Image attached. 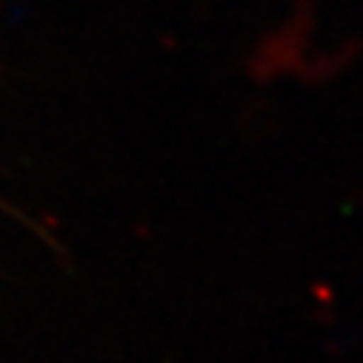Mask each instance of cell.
<instances>
[{"mask_svg":"<svg viewBox=\"0 0 363 363\" xmlns=\"http://www.w3.org/2000/svg\"><path fill=\"white\" fill-rule=\"evenodd\" d=\"M315 35V9L309 0H295L289 15L269 29L252 49L246 69L255 80H275L281 74H298L309 57V40Z\"/></svg>","mask_w":363,"mask_h":363,"instance_id":"6da1fadb","label":"cell"},{"mask_svg":"<svg viewBox=\"0 0 363 363\" xmlns=\"http://www.w3.org/2000/svg\"><path fill=\"white\" fill-rule=\"evenodd\" d=\"M354 57H357V43L349 40V43H343V46H335V49L309 55V57L303 60V66L298 69V77H303L306 83H326V80H332L335 74H340Z\"/></svg>","mask_w":363,"mask_h":363,"instance_id":"7a4b0ae2","label":"cell"}]
</instances>
